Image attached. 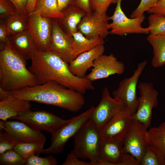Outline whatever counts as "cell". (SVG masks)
Segmentation results:
<instances>
[{
	"mask_svg": "<svg viewBox=\"0 0 165 165\" xmlns=\"http://www.w3.org/2000/svg\"><path fill=\"white\" fill-rule=\"evenodd\" d=\"M123 139H102L97 165H124Z\"/></svg>",
	"mask_w": 165,
	"mask_h": 165,
	"instance_id": "cell-17",
	"label": "cell"
},
{
	"mask_svg": "<svg viewBox=\"0 0 165 165\" xmlns=\"http://www.w3.org/2000/svg\"><path fill=\"white\" fill-rule=\"evenodd\" d=\"M147 63L145 60L139 63L132 75L121 80L118 88L112 93L113 97L119 98L132 116L136 112L138 106L136 91L138 82Z\"/></svg>",
	"mask_w": 165,
	"mask_h": 165,
	"instance_id": "cell-8",
	"label": "cell"
},
{
	"mask_svg": "<svg viewBox=\"0 0 165 165\" xmlns=\"http://www.w3.org/2000/svg\"><path fill=\"white\" fill-rule=\"evenodd\" d=\"M93 106L76 116L51 136L52 142L48 148L43 149L42 153L58 154L63 150L68 140L74 137L77 133L90 119L95 108Z\"/></svg>",
	"mask_w": 165,
	"mask_h": 165,
	"instance_id": "cell-5",
	"label": "cell"
},
{
	"mask_svg": "<svg viewBox=\"0 0 165 165\" xmlns=\"http://www.w3.org/2000/svg\"><path fill=\"white\" fill-rule=\"evenodd\" d=\"M30 101L22 99H5L0 101V119L7 121L18 113L30 110Z\"/></svg>",
	"mask_w": 165,
	"mask_h": 165,
	"instance_id": "cell-22",
	"label": "cell"
},
{
	"mask_svg": "<svg viewBox=\"0 0 165 165\" xmlns=\"http://www.w3.org/2000/svg\"><path fill=\"white\" fill-rule=\"evenodd\" d=\"M0 128L8 132L19 143L46 142V138L41 131L22 121L0 120Z\"/></svg>",
	"mask_w": 165,
	"mask_h": 165,
	"instance_id": "cell-16",
	"label": "cell"
},
{
	"mask_svg": "<svg viewBox=\"0 0 165 165\" xmlns=\"http://www.w3.org/2000/svg\"><path fill=\"white\" fill-rule=\"evenodd\" d=\"M5 99L35 101L73 112L79 110L85 103L83 94L52 80L15 91H6L0 89V100Z\"/></svg>",
	"mask_w": 165,
	"mask_h": 165,
	"instance_id": "cell-2",
	"label": "cell"
},
{
	"mask_svg": "<svg viewBox=\"0 0 165 165\" xmlns=\"http://www.w3.org/2000/svg\"><path fill=\"white\" fill-rule=\"evenodd\" d=\"M108 20L107 14L93 11L82 18L78 26V30L88 38L100 37L104 38L110 34Z\"/></svg>",
	"mask_w": 165,
	"mask_h": 165,
	"instance_id": "cell-14",
	"label": "cell"
},
{
	"mask_svg": "<svg viewBox=\"0 0 165 165\" xmlns=\"http://www.w3.org/2000/svg\"><path fill=\"white\" fill-rule=\"evenodd\" d=\"M105 50L104 45H101L89 51L80 54L69 63L70 71L77 77L86 76V72L90 68L93 67L94 60L103 54Z\"/></svg>",
	"mask_w": 165,
	"mask_h": 165,
	"instance_id": "cell-19",
	"label": "cell"
},
{
	"mask_svg": "<svg viewBox=\"0 0 165 165\" xmlns=\"http://www.w3.org/2000/svg\"><path fill=\"white\" fill-rule=\"evenodd\" d=\"M17 12L16 9L9 0H0V18H7Z\"/></svg>",
	"mask_w": 165,
	"mask_h": 165,
	"instance_id": "cell-35",
	"label": "cell"
},
{
	"mask_svg": "<svg viewBox=\"0 0 165 165\" xmlns=\"http://www.w3.org/2000/svg\"><path fill=\"white\" fill-rule=\"evenodd\" d=\"M10 35L6 26V22L0 21V42L2 46L10 41Z\"/></svg>",
	"mask_w": 165,
	"mask_h": 165,
	"instance_id": "cell-38",
	"label": "cell"
},
{
	"mask_svg": "<svg viewBox=\"0 0 165 165\" xmlns=\"http://www.w3.org/2000/svg\"><path fill=\"white\" fill-rule=\"evenodd\" d=\"M9 0L14 5L17 12L23 15H28L27 10L28 0Z\"/></svg>",
	"mask_w": 165,
	"mask_h": 165,
	"instance_id": "cell-41",
	"label": "cell"
},
{
	"mask_svg": "<svg viewBox=\"0 0 165 165\" xmlns=\"http://www.w3.org/2000/svg\"><path fill=\"white\" fill-rule=\"evenodd\" d=\"M146 12L149 14H159L165 16V0H160Z\"/></svg>",
	"mask_w": 165,
	"mask_h": 165,
	"instance_id": "cell-39",
	"label": "cell"
},
{
	"mask_svg": "<svg viewBox=\"0 0 165 165\" xmlns=\"http://www.w3.org/2000/svg\"><path fill=\"white\" fill-rule=\"evenodd\" d=\"M10 41L13 46L26 60L38 51L28 30L11 35Z\"/></svg>",
	"mask_w": 165,
	"mask_h": 165,
	"instance_id": "cell-21",
	"label": "cell"
},
{
	"mask_svg": "<svg viewBox=\"0 0 165 165\" xmlns=\"http://www.w3.org/2000/svg\"><path fill=\"white\" fill-rule=\"evenodd\" d=\"M28 15L18 12L7 18L6 22L7 29L10 35L28 30Z\"/></svg>",
	"mask_w": 165,
	"mask_h": 165,
	"instance_id": "cell-27",
	"label": "cell"
},
{
	"mask_svg": "<svg viewBox=\"0 0 165 165\" xmlns=\"http://www.w3.org/2000/svg\"><path fill=\"white\" fill-rule=\"evenodd\" d=\"M63 165H92L91 162H87L80 160L72 151L68 153Z\"/></svg>",
	"mask_w": 165,
	"mask_h": 165,
	"instance_id": "cell-37",
	"label": "cell"
},
{
	"mask_svg": "<svg viewBox=\"0 0 165 165\" xmlns=\"http://www.w3.org/2000/svg\"><path fill=\"white\" fill-rule=\"evenodd\" d=\"M92 68L90 72L86 76L92 82L114 74L121 75L125 71L124 64L118 60L113 53L98 57L94 60Z\"/></svg>",
	"mask_w": 165,
	"mask_h": 165,
	"instance_id": "cell-15",
	"label": "cell"
},
{
	"mask_svg": "<svg viewBox=\"0 0 165 165\" xmlns=\"http://www.w3.org/2000/svg\"><path fill=\"white\" fill-rule=\"evenodd\" d=\"M73 38L66 34L56 19L52 20L50 44L47 50L54 52L69 63L72 61Z\"/></svg>",
	"mask_w": 165,
	"mask_h": 165,
	"instance_id": "cell-18",
	"label": "cell"
},
{
	"mask_svg": "<svg viewBox=\"0 0 165 165\" xmlns=\"http://www.w3.org/2000/svg\"><path fill=\"white\" fill-rule=\"evenodd\" d=\"M160 0H141L137 8L132 13L130 18L141 16L155 5Z\"/></svg>",
	"mask_w": 165,
	"mask_h": 165,
	"instance_id": "cell-36",
	"label": "cell"
},
{
	"mask_svg": "<svg viewBox=\"0 0 165 165\" xmlns=\"http://www.w3.org/2000/svg\"><path fill=\"white\" fill-rule=\"evenodd\" d=\"M122 0H117L113 14L109 17V20H112L110 24V34L120 36L131 34H149L148 28H144L141 25L145 18L144 13L138 17H128L122 9Z\"/></svg>",
	"mask_w": 165,
	"mask_h": 165,
	"instance_id": "cell-7",
	"label": "cell"
},
{
	"mask_svg": "<svg viewBox=\"0 0 165 165\" xmlns=\"http://www.w3.org/2000/svg\"></svg>",
	"mask_w": 165,
	"mask_h": 165,
	"instance_id": "cell-44",
	"label": "cell"
},
{
	"mask_svg": "<svg viewBox=\"0 0 165 165\" xmlns=\"http://www.w3.org/2000/svg\"><path fill=\"white\" fill-rule=\"evenodd\" d=\"M64 16L56 19L60 26L68 35H72L78 31V26L86 13L74 4L63 12Z\"/></svg>",
	"mask_w": 165,
	"mask_h": 165,
	"instance_id": "cell-20",
	"label": "cell"
},
{
	"mask_svg": "<svg viewBox=\"0 0 165 165\" xmlns=\"http://www.w3.org/2000/svg\"><path fill=\"white\" fill-rule=\"evenodd\" d=\"M165 165L163 156L154 148L148 145L139 165Z\"/></svg>",
	"mask_w": 165,
	"mask_h": 165,
	"instance_id": "cell-29",
	"label": "cell"
},
{
	"mask_svg": "<svg viewBox=\"0 0 165 165\" xmlns=\"http://www.w3.org/2000/svg\"><path fill=\"white\" fill-rule=\"evenodd\" d=\"M30 59L29 69L35 75L38 85L54 81L83 94L95 89L92 82L86 76L79 77L73 75L68 63L54 52L38 51Z\"/></svg>",
	"mask_w": 165,
	"mask_h": 165,
	"instance_id": "cell-1",
	"label": "cell"
},
{
	"mask_svg": "<svg viewBox=\"0 0 165 165\" xmlns=\"http://www.w3.org/2000/svg\"><path fill=\"white\" fill-rule=\"evenodd\" d=\"M146 139L148 145L155 148L165 158V122L147 130Z\"/></svg>",
	"mask_w": 165,
	"mask_h": 165,
	"instance_id": "cell-25",
	"label": "cell"
},
{
	"mask_svg": "<svg viewBox=\"0 0 165 165\" xmlns=\"http://www.w3.org/2000/svg\"><path fill=\"white\" fill-rule=\"evenodd\" d=\"M36 0H28L27 5V10L28 14L33 11Z\"/></svg>",
	"mask_w": 165,
	"mask_h": 165,
	"instance_id": "cell-43",
	"label": "cell"
},
{
	"mask_svg": "<svg viewBox=\"0 0 165 165\" xmlns=\"http://www.w3.org/2000/svg\"><path fill=\"white\" fill-rule=\"evenodd\" d=\"M147 129L142 123L133 119L123 139L125 153L134 156L139 163L148 145L146 139Z\"/></svg>",
	"mask_w": 165,
	"mask_h": 165,
	"instance_id": "cell-12",
	"label": "cell"
},
{
	"mask_svg": "<svg viewBox=\"0 0 165 165\" xmlns=\"http://www.w3.org/2000/svg\"><path fill=\"white\" fill-rule=\"evenodd\" d=\"M0 154L13 149L19 142L7 132L0 130Z\"/></svg>",
	"mask_w": 165,
	"mask_h": 165,
	"instance_id": "cell-32",
	"label": "cell"
},
{
	"mask_svg": "<svg viewBox=\"0 0 165 165\" xmlns=\"http://www.w3.org/2000/svg\"><path fill=\"white\" fill-rule=\"evenodd\" d=\"M126 108L118 97L112 98L107 87L103 89L101 99L92 112L90 120L100 129L115 114Z\"/></svg>",
	"mask_w": 165,
	"mask_h": 165,
	"instance_id": "cell-11",
	"label": "cell"
},
{
	"mask_svg": "<svg viewBox=\"0 0 165 165\" xmlns=\"http://www.w3.org/2000/svg\"><path fill=\"white\" fill-rule=\"evenodd\" d=\"M45 141L20 142L17 144L13 149L25 160L33 155L38 156L43 150Z\"/></svg>",
	"mask_w": 165,
	"mask_h": 165,
	"instance_id": "cell-28",
	"label": "cell"
},
{
	"mask_svg": "<svg viewBox=\"0 0 165 165\" xmlns=\"http://www.w3.org/2000/svg\"><path fill=\"white\" fill-rule=\"evenodd\" d=\"M73 42L72 52V61L80 54L89 51L97 46L104 45V38L100 37L88 38L79 31L72 35Z\"/></svg>",
	"mask_w": 165,
	"mask_h": 165,
	"instance_id": "cell-23",
	"label": "cell"
},
{
	"mask_svg": "<svg viewBox=\"0 0 165 165\" xmlns=\"http://www.w3.org/2000/svg\"><path fill=\"white\" fill-rule=\"evenodd\" d=\"M117 0H90L92 11L101 14H107L112 4H116Z\"/></svg>",
	"mask_w": 165,
	"mask_h": 165,
	"instance_id": "cell-34",
	"label": "cell"
},
{
	"mask_svg": "<svg viewBox=\"0 0 165 165\" xmlns=\"http://www.w3.org/2000/svg\"><path fill=\"white\" fill-rule=\"evenodd\" d=\"M28 30L38 50L47 51L50 46L52 32L51 18L37 13L28 14Z\"/></svg>",
	"mask_w": 165,
	"mask_h": 165,
	"instance_id": "cell-10",
	"label": "cell"
},
{
	"mask_svg": "<svg viewBox=\"0 0 165 165\" xmlns=\"http://www.w3.org/2000/svg\"><path fill=\"white\" fill-rule=\"evenodd\" d=\"M140 96L133 119L142 123L147 129L151 127L152 110L158 104V92L150 82H140L138 85Z\"/></svg>",
	"mask_w": 165,
	"mask_h": 165,
	"instance_id": "cell-9",
	"label": "cell"
},
{
	"mask_svg": "<svg viewBox=\"0 0 165 165\" xmlns=\"http://www.w3.org/2000/svg\"><path fill=\"white\" fill-rule=\"evenodd\" d=\"M31 13L56 19L62 17L64 15L58 9L57 0H36L34 10Z\"/></svg>",
	"mask_w": 165,
	"mask_h": 165,
	"instance_id": "cell-26",
	"label": "cell"
},
{
	"mask_svg": "<svg viewBox=\"0 0 165 165\" xmlns=\"http://www.w3.org/2000/svg\"><path fill=\"white\" fill-rule=\"evenodd\" d=\"M10 119L20 120L37 130L47 131L51 136L71 120L62 119L45 111L31 110L20 112Z\"/></svg>",
	"mask_w": 165,
	"mask_h": 165,
	"instance_id": "cell-6",
	"label": "cell"
},
{
	"mask_svg": "<svg viewBox=\"0 0 165 165\" xmlns=\"http://www.w3.org/2000/svg\"><path fill=\"white\" fill-rule=\"evenodd\" d=\"M74 4L85 11L86 14L93 12L90 0H75Z\"/></svg>",
	"mask_w": 165,
	"mask_h": 165,
	"instance_id": "cell-40",
	"label": "cell"
},
{
	"mask_svg": "<svg viewBox=\"0 0 165 165\" xmlns=\"http://www.w3.org/2000/svg\"><path fill=\"white\" fill-rule=\"evenodd\" d=\"M148 20L149 35H165V16L159 14H150Z\"/></svg>",
	"mask_w": 165,
	"mask_h": 165,
	"instance_id": "cell-30",
	"label": "cell"
},
{
	"mask_svg": "<svg viewBox=\"0 0 165 165\" xmlns=\"http://www.w3.org/2000/svg\"><path fill=\"white\" fill-rule=\"evenodd\" d=\"M147 39L153 49L152 66L155 68L165 66V35H149Z\"/></svg>",
	"mask_w": 165,
	"mask_h": 165,
	"instance_id": "cell-24",
	"label": "cell"
},
{
	"mask_svg": "<svg viewBox=\"0 0 165 165\" xmlns=\"http://www.w3.org/2000/svg\"><path fill=\"white\" fill-rule=\"evenodd\" d=\"M59 10L63 13L67 8L74 4L75 0H57Z\"/></svg>",
	"mask_w": 165,
	"mask_h": 165,
	"instance_id": "cell-42",
	"label": "cell"
},
{
	"mask_svg": "<svg viewBox=\"0 0 165 165\" xmlns=\"http://www.w3.org/2000/svg\"><path fill=\"white\" fill-rule=\"evenodd\" d=\"M57 162L56 158L49 156L40 157L36 155H32L26 160L25 165H56Z\"/></svg>",
	"mask_w": 165,
	"mask_h": 165,
	"instance_id": "cell-33",
	"label": "cell"
},
{
	"mask_svg": "<svg viewBox=\"0 0 165 165\" xmlns=\"http://www.w3.org/2000/svg\"><path fill=\"white\" fill-rule=\"evenodd\" d=\"M133 120L125 108L115 114L100 129L102 139H123Z\"/></svg>",
	"mask_w": 165,
	"mask_h": 165,
	"instance_id": "cell-13",
	"label": "cell"
},
{
	"mask_svg": "<svg viewBox=\"0 0 165 165\" xmlns=\"http://www.w3.org/2000/svg\"><path fill=\"white\" fill-rule=\"evenodd\" d=\"M25 162L26 160L13 149L0 154L1 165H24Z\"/></svg>",
	"mask_w": 165,
	"mask_h": 165,
	"instance_id": "cell-31",
	"label": "cell"
},
{
	"mask_svg": "<svg viewBox=\"0 0 165 165\" xmlns=\"http://www.w3.org/2000/svg\"><path fill=\"white\" fill-rule=\"evenodd\" d=\"M1 46L0 89L10 91L38 85L35 75L26 67L27 60L10 41Z\"/></svg>",
	"mask_w": 165,
	"mask_h": 165,
	"instance_id": "cell-3",
	"label": "cell"
},
{
	"mask_svg": "<svg viewBox=\"0 0 165 165\" xmlns=\"http://www.w3.org/2000/svg\"><path fill=\"white\" fill-rule=\"evenodd\" d=\"M73 150L79 159H89L92 165H97L101 138L99 129L90 119L74 137Z\"/></svg>",
	"mask_w": 165,
	"mask_h": 165,
	"instance_id": "cell-4",
	"label": "cell"
}]
</instances>
